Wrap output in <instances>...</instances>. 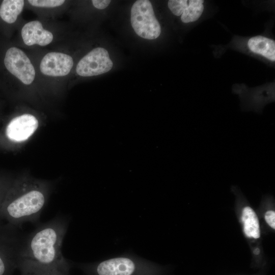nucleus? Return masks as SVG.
<instances>
[{"label": "nucleus", "instance_id": "1", "mask_svg": "<svg viewBox=\"0 0 275 275\" xmlns=\"http://www.w3.org/2000/svg\"><path fill=\"white\" fill-rule=\"evenodd\" d=\"M68 219L58 215L25 236L21 261L28 260L69 275L70 264L62 253Z\"/></svg>", "mask_w": 275, "mask_h": 275}, {"label": "nucleus", "instance_id": "2", "mask_svg": "<svg viewBox=\"0 0 275 275\" xmlns=\"http://www.w3.org/2000/svg\"><path fill=\"white\" fill-rule=\"evenodd\" d=\"M23 183L8 190L0 209V220L18 228L24 223L38 221L47 201L43 185Z\"/></svg>", "mask_w": 275, "mask_h": 275}, {"label": "nucleus", "instance_id": "3", "mask_svg": "<svg viewBox=\"0 0 275 275\" xmlns=\"http://www.w3.org/2000/svg\"><path fill=\"white\" fill-rule=\"evenodd\" d=\"M86 275H157L151 262L130 255L120 256L100 262L78 265Z\"/></svg>", "mask_w": 275, "mask_h": 275}, {"label": "nucleus", "instance_id": "4", "mask_svg": "<svg viewBox=\"0 0 275 275\" xmlns=\"http://www.w3.org/2000/svg\"><path fill=\"white\" fill-rule=\"evenodd\" d=\"M25 236L8 223H0V275H13L21 261Z\"/></svg>", "mask_w": 275, "mask_h": 275}, {"label": "nucleus", "instance_id": "5", "mask_svg": "<svg viewBox=\"0 0 275 275\" xmlns=\"http://www.w3.org/2000/svg\"><path fill=\"white\" fill-rule=\"evenodd\" d=\"M130 21L135 33L146 39H155L161 33L160 24L155 16L151 2L148 0L136 1L130 12Z\"/></svg>", "mask_w": 275, "mask_h": 275}, {"label": "nucleus", "instance_id": "6", "mask_svg": "<svg viewBox=\"0 0 275 275\" xmlns=\"http://www.w3.org/2000/svg\"><path fill=\"white\" fill-rule=\"evenodd\" d=\"M113 66L107 50L102 47H97L79 61L76 71L81 76H92L107 72Z\"/></svg>", "mask_w": 275, "mask_h": 275}, {"label": "nucleus", "instance_id": "7", "mask_svg": "<svg viewBox=\"0 0 275 275\" xmlns=\"http://www.w3.org/2000/svg\"><path fill=\"white\" fill-rule=\"evenodd\" d=\"M4 64L7 69L25 85L31 84L35 70L29 58L21 49L12 47L6 53Z\"/></svg>", "mask_w": 275, "mask_h": 275}, {"label": "nucleus", "instance_id": "8", "mask_svg": "<svg viewBox=\"0 0 275 275\" xmlns=\"http://www.w3.org/2000/svg\"><path fill=\"white\" fill-rule=\"evenodd\" d=\"M39 126L38 119L33 115L25 114L13 118L6 128V135L11 141L20 142L28 139Z\"/></svg>", "mask_w": 275, "mask_h": 275}, {"label": "nucleus", "instance_id": "9", "mask_svg": "<svg viewBox=\"0 0 275 275\" xmlns=\"http://www.w3.org/2000/svg\"><path fill=\"white\" fill-rule=\"evenodd\" d=\"M73 65V59L69 55L50 52L42 59L40 69L43 74L47 76H63L69 74Z\"/></svg>", "mask_w": 275, "mask_h": 275}, {"label": "nucleus", "instance_id": "10", "mask_svg": "<svg viewBox=\"0 0 275 275\" xmlns=\"http://www.w3.org/2000/svg\"><path fill=\"white\" fill-rule=\"evenodd\" d=\"M203 0H170L168 7L173 14L181 16L184 23L197 20L204 10Z\"/></svg>", "mask_w": 275, "mask_h": 275}, {"label": "nucleus", "instance_id": "11", "mask_svg": "<svg viewBox=\"0 0 275 275\" xmlns=\"http://www.w3.org/2000/svg\"><path fill=\"white\" fill-rule=\"evenodd\" d=\"M21 36L24 43L28 46H46L52 42L53 38L52 34L44 29L42 23L37 20L29 22L23 26Z\"/></svg>", "mask_w": 275, "mask_h": 275}, {"label": "nucleus", "instance_id": "12", "mask_svg": "<svg viewBox=\"0 0 275 275\" xmlns=\"http://www.w3.org/2000/svg\"><path fill=\"white\" fill-rule=\"evenodd\" d=\"M248 45L252 52L262 55L271 61H275V42L273 40L257 36L251 38Z\"/></svg>", "mask_w": 275, "mask_h": 275}, {"label": "nucleus", "instance_id": "13", "mask_svg": "<svg viewBox=\"0 0 275 275\" xmlns=\"http://www.w3.org/2000/svg\"><path fill=\"white\" fill-rule=\"evenodd\" d=\"M24 3L22 0L3 1L0 7L1 18L8 23H14L22 12Z\"/></svg>", "mask_w": 275, "mask_h": 275}, {"label": "nucleus", "instance_id": "14", "mask_svg": "<svg viewBox=\"0 0 275 275\" xmlns=\"http://www.w3.org/2000/svg\"><path fill=\"white\" fill-rule=\"evenodd\" d=\"M18 269L20 272V275H68L57 269L28 260L21 261Z\"/></svg>", "mask_w": 275, "mask_h": 275}, {"label": "nucleus", "instance_id": "15", "mask_svg": "<svg viewBox=\"0 0 275 275\" xmlns=\"http://www.w3.org/2000/svg\"><path fill=\"white\" fill-rule=\"evenodd\" d=\"M244 232L249 237L258 238L260 237V227L258 217L255 211L250 207L243 208L242 214Z\"/></svg>", "mask_w": 275, "mask_h": 275}, {"label": "nucleus", "instance_id": "16", "mask_svg": "<svg viewBox=\"0 0 275 275\" xmlns=\"http://www.w3.org/2000/svg\"><path fill=\"white\" fill-rule=\"evenodd\" d=\"M33 6L41 8H54L64 4L63 0H29L28 1Z\"/></svg>", "mask_w": 275, "mask_h": 275}, {"label": "nucleus", "instance_id": "17", "mask_svg": "<svg viewBox=\"0 0 275 275\" xmlns=\"http://www.w3.org/2000/svg\"><path fill=\"white\" fill-rule=\"evenodd\" d=\"M265 219L266 223L273 229L275 228V212L273 211H268L265 214Z\"/></svg>", "mask_w": 275, "mask_h": 275}, {"label": "nucleus", "instance_id": "18", "mask_svg": "<svg viewBox=\"0 0 275 275\" xmlns=\"http://www.w3.org/2000/svg\"><path fill=\"white\" fill-rule=\"evenodd\" d=\"M93 6L98 9H104L110 4L111 1L108 0H93L92 1Z\"/></svg>", "mask_w": 275, "mask_h": 275}, {"label": "nucleus", "instance_id": "19", "mask_svg": "<svg viewBox=\"0 0 275 275\" xmlns=\"http://www.w3.org/2000/svg\"><path fill=\"white\" fill-rule=\"evenodd\" d=\"M7 185L3 183H0V209L8 191Z\"/></svg>", "mask_w": 275, "mask_h": 275}, {"label": "nucleus", "instance_id": "20", "mask_svg": "<svg viewBox=\"0 0 275 275\" xmlns=\"http://www.w3.org/2000/svg\"><path fill=\"white\" fill-rule=\"evenodd\" d=\"M260 253V250L259 249L257 248L256 249H255L254 251V253L256 254V255H258Z\"/></svg>", "mask_w": 275, "mask_h": 275}]
</instances>
